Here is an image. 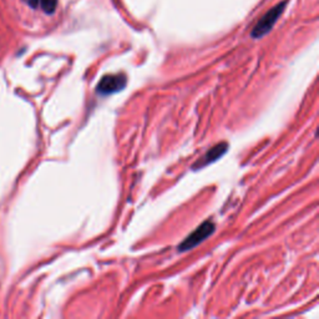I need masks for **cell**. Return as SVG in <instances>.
I'll use <instances>...</instances> for the list:
<instances>
[{
  "mask_svg": "<svg viewBox=\"0 0 319 319\" xmlns=\"http://www.w3.org/2000/svg\"><path fill=\"white\" fill-rule=\"evenodd\" d=\"M286 4H287V0H285V1H282V3L277 4L274 8L271 9L270 12L266 13V15H264L261 20L257 23V25L253 28V30H252L253 38L255 39L262 38V36H264V35L267 34V32H270L271 30H272L273 25L277 23V20L279 19V16H281L282 13L285 12Z\"/></svg>",
  "mask_w": 319,
  "mask_h": 319,
  "instance_id": "obj_1",
  "label": "cell"
},
{
  "mask_svg": "<svg viewBox=\"0 0 319 319\" xmlns=\"http://www.w3.org/2000/svg\"><path fill=\"white\" fill-rule=\"evenodd\" d=\"M215 228L216 226L212 221H206V222H203L200 227L196 228V231H193V232H192L191 235L186 238L185 241L178 246V251L185 252V251L192 250L193 247L200 244L201 242L205 241L207 237H209L212 233L215 232Z\"/></svg>",
  "mask_w": 319,
  "mask_h": 319,
  "instance_id": "obj_2",
  "label": "cell"
},
{
  "mask_svg": "<svg viewBox=\"0 0 319 319\" xmlns=\"http://www.w3.org/2000/svg\"><path fill=\"white\" fill-rule=\"evenodd\" d=\"M58 1L59 0H39V5L47 14H52L56 10Z\"/></svg>",
  "mask_w": 319,
  "mask_h": 319,
  "instance_id": "obj_5",
  "label": "cell"
},
{
  "mask_svg": "<svg viewBox=\"0 0 319 319\" xmlns=\"http://www.w3.org/2000/svg\"><path fill=\"white\" fill-rule=\"evenodd\" d=\"M128 84V79L124 74H116V75H108L100 80L99 85L96 87V91L100 95H110L121 91Z\"/></svg>",
  "mask_w": 319,
  "mask_h": 319,
  "instance_id": "obj_3",
  "label": "cell"
},
{
  "mask_svg": "<svg viewBox=\"0 0 319 319\" xmlns=\"http://www.w3.org/2000/svg\"><path fill=\"white\" fill-rule=\"evenodd\" d=\"M227 148H228V144L227 143H221L218 144V145L213 146V147L209 148L208 151L198 160L197 162L192 166V170L196 171V170H200V168L205 167V166H208L209 163L215 162L216 160H218L221 156H223V155L226 154Z\"/></svg>",
  "mask_w": 319,
  "mask_h": 319,
  "instance_id": "obj_4",
  "label": "cell"
}]
</instances>
